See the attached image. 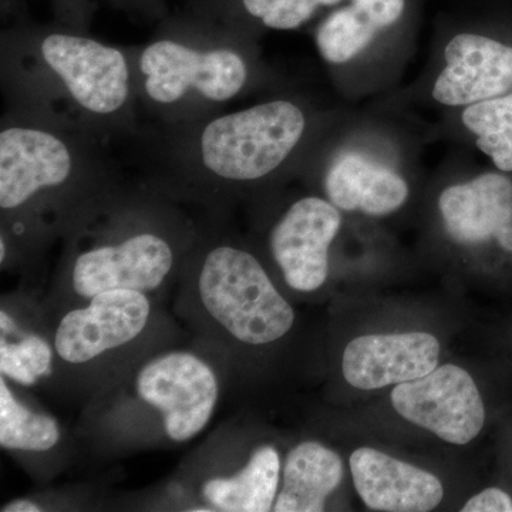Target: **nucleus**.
<instances>
[{
	"label": "nucleus",
	"instance_id": "obj_3",
	"mask_svg": "<svg viewBox=\"0 0 512 512\" xmlns=\"http://www.w3.org/2000/svg\"><path fill=\"white\" fill-rule=\"evenodd\" d=\"M121 177L99 138L5 111L0 123V265L28 264L62 241Z\"/></svg>",
	"mask_w": 512,
	"mask_h": 512
},
{
	"label": "nucleus",
	"instance_id": "obj_25",
	"mask_svg": "<svg viewBox=\"0 0 512 512\" xmlns=\"http://www.w3.org/2000/svg\"><path fill=\"white\" fill-rule=\"evenodd\" d=\"M45 510L46 508L42 504L32 498H16L0 508L2 512H40Z\"/></svg>",
	"mask_w": 512,
	"mask_h": 512
},
{
	"label": "nucleus",
	"instance_id": "obj_14",
	"mask_svg": "<svg viewBox=\"0 0 512 512\" xmlns=\"http://www.w3.org/2000/svg\"><path fill=\"white\" fill-rule=\"evenodd\" d=\"M350 470L357 493L373 511L426 512L443 500L439 478L375 448L356 450Z\"/></svg>",
	"mask_w": 512,
	"mask_h": 512
},
{
	"label": "nucleus",
	"instance_id": "obj_2",
	"mask_svg": "<svg viewBox=\"0 0 512 512\" xmlns=\"http://www.w3.org/2000/svg\"><path fill=\"white\" fill-rule=\"evenodd\" d=\"M210 215L143 180L121 175L84 208L62 239L57 309L101 292L156 295L177 286Z\"/></svg>",
	"mask_w": 512,
	"mask_h": 512
},
{
	"label": "nucleus",
	"instance_id": "obj_12",
	"mask_svg": "<svg viewBox=\"0 0 512 512\" xmlns=\"http://www.w3.org/2000/svg\"><path fill=\"white\" fill-rule=\"evenodd\" d=\"M439 356V340L430 333L360 336L343 353V376L356 389H382L429 375Z\"/></svg>",
	"mask_w": 512,
	"mask_h": 512
},
{
	"label": "nucleus",
	"instance_id": "obj_23",
	"mask_svg": "<svg viewBox=\"0 0 512 512\" xmlns=\"http://www.w3.org/2000/svg\"><path fill=\"white\" fill-rule=\"evenodd\" d=\"M110 8L144 22H160L170 13L171 0H104Z\"/></svg>",
	"mask_w": 512,
	"mask_h": 512
},
{
	"label": "nucleus",
	"instance_id": "obj_6",
	"mask_svg": "<svg viewBox=\"0 0 512 512\" xmlns=\"http://www.w3.org/2000/svg\"><path fill=\"white\" fill-rule=\"evenodd\" d=\"M177 289L178 315L222 363L232 350L278 342L295 323L258 256L225 234L224 217H208Z\"/></svg>",
	"mask_w": 512,
	"mask_h": 512
},
{
	"label": "nucleus",
	"instance_id": "obj_11",
	"mask_svg": "<svg viewBox=\"0 0 512 512\" xmlns=\"http://www.w3.org/2000/svg\"><path fill=\"white\" fill-rule=\"evenodd\" d=\"M342 218L338 208L319 197H303L281 215L268 247L276 266L293 291H318L329 275V248Z\"/></svg>",
	"mask_w": 512,
	"mask_h": 512
},
{
	"label": "nucleus",
	"instance_id": "obj_4",
	"mask_svg": "<svg viewBox=\"0 0 512 512\" xmlns=\"http://www.w3.org/2000/svg\"><path fill=\"white\" fill-rule=\"evenodd\" d=\"M309 121L291 100H272L180 127L143 126L144 178L177 200L224 217L239 191L278 173L305 140Z\"/></svg>",
	"mask_w": 512,
	"mask_h": 512
},
{
	"label": "nucleus",
	"instance_id": "obj_5",
	"mask_svg": "<svg viewBox=\"0 0 512 512\" xmlns=\"http://www.w3.org/2000/svg\"><path fill=\"white\" fill-rule=\"evenodd\" d=\"M131 55L144 126H187L224 113L254 77L247 35L183 9L157 22Z\"/></svg>",
	"mask_w": 512,
	"mask_h": 512
},
{
	"label": "nucleus",
	"instance_id": "obj_20",
	"mask_svg": "<svg viewBox=\"0 0 512 512\" xmlns=\"http://www.w3.org/2000/svg\"><path fill=\"white\" fill-rule=\"evenodd\" d=\"M62 440V427L55 417L23 402L9 380L0 376V447L37 456L52 453Z\"/></svg>",
	"mask_w": 512,
	"mask_h": 512
},
{
	"label": "nucleus",
	"instance_id": "obj_19",
	"mask_svg": "<svg viewBox=\"0 0 512 512\" xmlns=\"http://www.w3.org/2000/svg\"><path fill=\"white\" fill-rule=\"evenodd\" d=\"M56 355L50 333L23 326L6 305L0 311V373L9 382L30 387L55 375Z\"/></svg>",
	"mask_w": 512,
	"mask_h": 512
},
{
	"label": "nucleus",
	"instance_id": "obj_1",
	"mask_svg": "<svg viewBox=\"0 0 512 512\" xmlns=\"http://www.w3.org/2000/svg\"><path fill=\"white\" fill-rule=\"evenodd\" d=\"M5 15L10 22L0 37V83L6 111L109 146L136 140L144 123L131 47L55 20L37 23L19 5Z\"/></svg>",
	"mask_w": 512,
	"mask_h": 512
},
{
	"label": "nucleus",
	"instance_id": "obj_7",
	"mask_svg": "<svg viewBox=\"0 0 512 512\" xmlns=\"http://www.w3.org/2000/svg\"><path fill=\"white\" fill-rule=\"evenodd\" d=\"M224 363L204 346L161 348L93 397V429L114 446L188 443L210 424Z\"/></svg>",
	"mask_w": 512,
	"mask_h": 512
},
{
	"label": "nucleus",
	"instance_id": "obj_22",
	"mask_svg": "<svg viewBox=\"0 0 512 512\" xmlns=\"http://www.w3.org/2000/svg\"><path fill=\"white\" fill-rule=\"evenodd\" d=\"M53 20L66 28L90 33L97 0H50Z\"/></svg>",
	"mask_w": 512,
	"mask_h": 512
},
{
	"label": "nucleus",
	"instance_id": "obj_9",
	"mask_svg": "<svg viewBox=\"0 0 512 512\" xmlns=\"http://www.w3.org/2000/svg\"><path fill=\"white\" fill-rule=\"evenodd\" d=\"M396 412L447 443L464 446L476 439L485 421L484 402L467 370L441 366L429 375L400 383L392 392Z\"/></svg>",
	"mask_w": 512,
	"mask_h": 512
},
{
	"label": "nucleus",
	"instance_id": "obj_16",
	"mask_svg": "<svg viewBox=\"0 0 512 512\" xmlns=\"http://www.w3.org/2000/svg\"><path fill=\"white\" fill-rule=\"evenodd\" d=\"M325 192L336 208L387 215L409 195L406 181L390 168L356 153H343L329 165Z\"/></svg>",
	"mask_w": 512,
	"mask_h": 512
},
{
	"label": "nucleus",
	"instance_id": "obj_15",
	"mask_svg": "<svg viewBox=\"0 0 512 512\" xmlns=\"http://www.w3.org/2000/svg\"><path fill=\"white\" fill-rule=\"evenodd\" d=\"M439 207L451 238L480 244L511 225L512 181L501 174L480 175L443 191Z\"/></svg>",
	"mask_w": 512,
	"mask_h": 512
},
{
	"label": "nucleus",
	"instance_id": "obj_26",
	"mask_svg": "<svg viewBox=\"0 0 512 512\" xmlns=\"http://www.w3.org/2000/svg\"><path fill=\"white\" fill-rule=\"evenodd\" d=\"M498 242H500L501 247L505 249V251L512 252V225H507L498 232L497 237Z\"/></svg>",
	"mask_w": 512,
	"mask_h": 512
},
{
	"label": "nucleus",
	"instance_id": "obj_10",
	"mask_svg": "<svg viewBox=\"0 0 512 512\" xmlns=\"http://www.w3.org/2000/svg\"><path fill=\"white\" fill-rule=\"evenodd\" d=\"M281 457L272 446L256 447L239 467H229L212 448L204 451L185 478L191 503L185 510L207 512L274 511Z\"/></svg>",
	"mask_w": 512,
	"mask_h": 512
},
{
	"label": "nucleus",
	"instance_id": "obj_17",
	"mask_svg": "<svg viewBox=\"0 0 512 512\" xmlns=\"http://www.w3.org/2000/svg\"><path fill=\"white\" fill-rule=\"evenodd\" d=\"M342 460L318 441H303L289 450L282 471L276 512H322L326 500L339 487Z\"/></svg>",
	"mask_w": 512,
	"mask_h": 512
},
{
	"label": "nucleus",
	"instance_id": "obj_8",
	"mask_svg": "<svg viewBox=\"0 0 512 512\" xmlns=\"http://www.w3.org/2000/svg\"><path fill=\"white\" fill-rule=\"evenodd\" d=\"M156 303L138 291L101 292L60 311L50 330L55 375L94 389L93 397L161 349L165 322Z\"/></svg>",
	"mask_w": 512,
	"mask_h": 512
},
{
	"label": "nucleus",
	"instance_id": "obj_18",
	"mask_svg": "<svg viewBox=\"0 0 512 512\" xmlns=\"http://www.w3.org/2000/svg\"><path fill=\"white\" fill-rule=\"evenodd\" d=\"M406 0H353L348 8L332 13L316 33L320 55L328 63L349 62L380 30L399 20Z\"/></svg>",
	"mask_w": 512,
	"mask_h": 512
},
{
	"label": "nucleus",
	"instance_id": "obj_13",
	"mask_svg": "<svg viewBox=\"0 0 512 512\" xmlns=\"http://www.w3.org/2000/svg\"><path fill=\"white\" fill-rule=\"evenodd\" d=\"M446 62L433 97L447 106H468L512 90V47L490 37H454L446 47Z\"/></svg>",
	"mask_w": 512,
	"mask_h": 512
},
{
	"label": "nucleus",
	"instance_id": "obj_24",
	"mask_svg": "<svg viewBox=\"0 0 512 512\" xmlns=\"http://www.w3.org/2000/svg\"><path fill=\"white\" fill-rule=\"evenodd\" d=\"M464 512H512V498L500 488H487L464 505Z\"/></svg>",
	"mask_w": 512,
	"mask_h": 512
},
{
	"label": "nucleus",
	"instance_id": "obj_21",
	"mask_svg": "<svg viewBox=\"0 0 512 512\" xmlns=\"http://www.w3.org/2000/svg\"><path fill=\"white\" fill-rule=\"evenodd\" d=\"M463 123L478 137L477 147L493 158L498 170L512 171V93L471 104Z\"/></svg>",
	"mask_w": 512,
	"mask_h": 512
}]
</instances>
